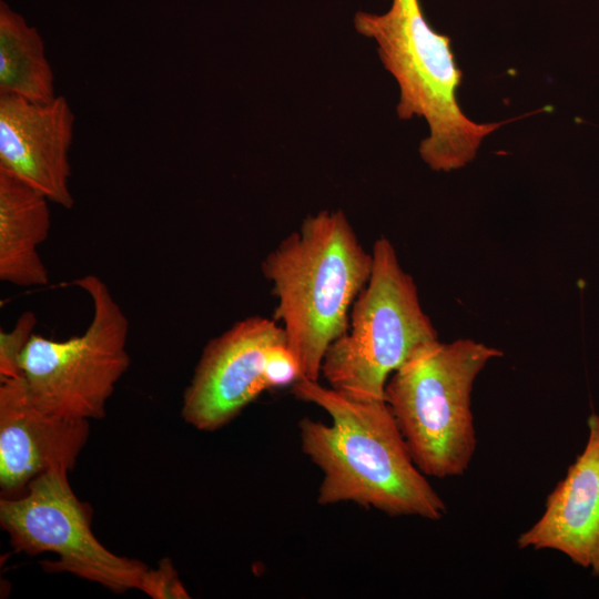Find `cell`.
I'll return each mask as SVG.
<instances>
[{"label":"cell","instance_id":"1","mask_svg":"<svg viewBox=\"0 0 599 599\" xmlns=\"http://www.w3.org/2000/svg\"><path fill=\"white\" fill-rule=\"evenodd\" d=\"M293 395L326 412L331 424L298 423L303 453L322 471L317 502H354L392 517L440 520L447 507L417 467L385 400H356L301 377Z\"/></svg>","mask_w":599,"mask_h":599},{"label":"cell","instance_id":"2","mask_svg":"<svg viewBox=\"0 0 599 599\" xmlns=\"http://www.w3.org/2000/svg\"><path fill=\"white\" fill-rule=\"evenodd\" d=\"M372 268V252L342 210L308 215L263 260L262 274L277 300L273 318L285 331L302 377L319 379L324 355L346 332Z\"/></svg>","mask_w":599,"mask_h":599},{"label":"cell","instance_id":"3","mask_svg":"<svg viewBox=\"0 0 599 599\" xmlns=\"http://www.w3.org/2000/svg\"><path fill=\"white\" fill-rule=\"evenodd\" d=\"M358 33L372 38L384 68L398 83L397 115L423 116L430 130L419 146L434 171L458 170L476 156L485 136L504 122L477 123L467 118L456 99L463 79L450 38L428 23L419 0H393L383 14L357 12Z\"/></svg>","mask_w":599,"mask_h":599},{"label":"cell","instance_id":"4","mask_svg":"<svg viewBox=\"0 0 599 599\" xmlns=\"http://www.w3.org/2000/svg\"><path fill=\"white\" fill-rule=\"evenodd\" d=\"M502 352L471 338L438 339L416 351L385 387L417 467L439 479L464 475L477 437L471 412L475 379Z\"/></svg>","mask_w":599,"mask_h":599},{"label":"cell","instance_id":"5","mask_svg":"<svg viewBox=\"0 0 599 599\" xmlns=\"http://www.w3.org/2000/svg\"><path fill=\"white\" fill-rule=\"evenodd\" d=\"M370 277L356 297L344 334L327 348L321 375L356 400H385L390 375L416 351L438 339L416 283L384 236L372 248Z\"/></svg>","mask_w":599,"mask_h":599},{"label":"cell","instance_id":"6","mask_svg":"<svg viewBox=\"0 0 599 599\" xmlns=\"http://www.w3.org/2000/svg\"><path fill=\"white\" fill-rule=\"evenodd\" d=\"M72 284L90 297V324L81 335L65 341L33 334L21 358V373L32 400L45 414L72 420L101 419L130 366L129 319L97 275Z\"/></svg>","mask_w":599,"mask_h":599},{"label":"cell","instance_id":"7","mask_svg":"<svg viewBox=\"0 0 599 599\" xmlns=\"http://www.w3.org/2000/svg\"><path fill=\"white\" fill-rule=\"evenodd\" d=\"M68 473L48 471L30 481L21 496L0 499V526L16 551L35 556L49 572H68L122 593L141 588L149 569L139 559L105 548L91 529V507L73 493Z\"/></svg>","mask_w":599,"mask_h":599},{"label":"cell","instance_id":"8","mask_svg":"<svg viewBox=\"0 0 599 599\" xmlns=\"http://www.w3.org/2000/svg\"><path fill=\"white\" fill-rule=\"evenodd\" d=\"M287 342L274 318L253 315L233 324L204 347L183 394L182 418L202 432L231 423L264 390L272 346Z\"/></svg>","mask_w":599,"mask_h":599},{"label":"cell","instance_id":"9","mask_svg":"<svg viewBox=\"0 0 599 599\" xmlns=\"http://www.w3.org/2000/svg\"><path fill=\"white\" fill-rule=\"evenodd\" d=\"M74 114L62 95L37 103L0 95V171L71 209L69 151Z\"/></svg>","mask_w":599,"mask_h":599},{"label":"cell","instance_id":"10","mask_svg":"<svg viewBox=\"0 0 599 599\" xmlns=\"http://www.w3.org/2000/svg\"><path fill=\"white\" fill-rule=\"evenodd\" d=\"M89 420L53 417L32 400L23 376L0 380V487L7 496L48 471L73 470Z\"/></svg>","mask_w":599,"mask_h":599},{"label":"cell","instance_id":"11","mask_svg":"<svg viewBox=\"0 0 599 599\" xmlns=\"http://www.w3.org/2000/svg\"><path fill=\"white\" fill-rule=\"evenodd\" d=\"M587 440L547 496L539 519L521 532V550H554L599 577V415L587 420Z\"/></svg>","mask_w":599,"mask_h":599},{"label":"cell","instance_id":"12","mask_svg":"<svg viewBox=\"0 0 599 599\" xmlns=\"http://www.w3.org/2000/svg\"><path fill=\"white\" fill-rule=\"evenodd\" d=\"M50 201L0 171V280L21 287L43 286L48 270L38 247L51 229Z\"/></svg>","mask_w":599,"mask_h":599},{"label":"cell","instance_id":"13","mask_svg":"<svg viewBox=\"0 0 599 599\" xmlns=\"http://www.w3.org/2000/svg\"><path fill=\"white\" fill-rule=\"evenodd\" d=\"M0 95L37 103L57 97L54 74L40 33L3 1L0 2Z\"/></svg>","mask_w":599,"mask_h":599},{"label":"cell","instance_id":"14","mask_svg":"<svg viewBox=\"0 0 599 599\" xmlns=\"http://www.w3.org/2000/svg\"><path fill=\"white\" fill-rule=\"evenodd\" d=\"M37 316L26 311L10 331L0 332V380L22 375L21 358L34 334Z\"/></svg>","mask_w":599,"mask_h":599},{"label":"cell","instance_id":"15","mask_svg":"<svg viewBox=\"0 0 599 599\" xmlns=\"http://www.w3.org/2000/svg\"><path fill=\"white\" fill-rule=\"evenodd\" d=\"M140 590L154 599L191 597L169 558L162 559L156 569L146 570Z\"/></svg>","mask_w":599,"mask_h":599},{"label":"cell","instance_id":"16","mask_svg":"<svg viewBox=\"0 0 599 599\" xmlns=\"http://www.w3.org/2000/svg\"><path fill=\"white\" fill-rule=\"evenodd\" d=\"M301 377V366L287 342L272 346L265 365V379L268 388L292 386Z\"/></svg>","mask_w":599,"mask_h":599}]
</instances>
